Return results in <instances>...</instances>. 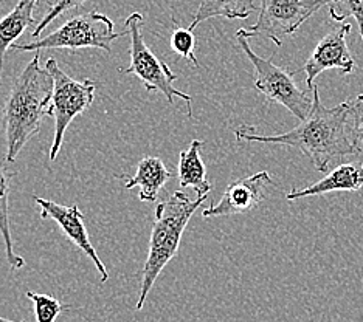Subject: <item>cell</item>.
Returning <instances> with one entry per match:
<instances>
[{
    "instance_id": "1",
    "label": "cell",
    "mask_w": 363,
    "mask_h": 322,
    "mask_svg": "<svg viewBox=\"0 0 363 322\" xmlns=\"http://www.w3.org/2000/svg\"><path fill=\"white\" fill-rule=\"evenodd\" d=\"M350 112V101L338 105H323L320 99L318 86L312 87V109L309 117L295 129L278 135H259L255 126H244L235 130L238 143H266L295 147L308 156L318 172L328 173L335 160L354 154V147L346 129Z\"/></svg>"
},
{
    "instance_id": "2",
    "label": "cell",
    "mask_w": 363,
    "mask_h": 322,
    "mask_svg": "<svg viewBox=\"0 0 363 322\" xmlns=\"http://www.w3.org/2000/svg\"><path fill=\"white\" fill-rule=\"evenodd\" d=\"M39 59L40 54L36 52L6 96L2 117L6 163L16 161L23 146L39 134L43 120L48 117L55 81L50 71L40 67Z\"/></svg>"
},
{
    "instance_id": "3",
    "label": "cell",
    "mask_w": 363,
    "mask_h": 322,
    "mask_svg": "<svg viewBox=\"0 0 363 322\" xmlns=\"http://www.w3.org/2000/svg\"><path fill=\"white\" fill-rule=\"evenodd\" d=\"M205 200L207 197H196L191 200L185 192L176 191L167 200L157 205L147 258L142 271V284H140V294L135 305L137 310H143L157 277L177 255L188 222Z\"/></svg>"
},
{
    "instance_id": "4",
    "label": "cell",
    "mask_w": 363,
    "mask_h": 322,
    "mask_svg": "<svg viewBox=\"0 0 363 322\" xmlns=\"http://www.w3.org/2000/svg\"><path fill=\"white\" fill-rule=\"evenodd\" d=\"M128 31L117 33L115 23L106 14L90 11L65 21L61 27L45 38L33 39L28 44H13L11 50L18 52H40V50H81L100 48L111 53L112 42L126 36Z\"/></svg>"
},
{
    "instance_id": "5",
    "label": "cell",
    "mask_w": 363,
    "mask_h": 322,
    "mask_svg": "<svg viewBox=\"0 0 363 322\" xmlns=\"http://www.w3.org/2000/svg\"><path fill=\"white\" fill-rule=\"evenodd\" d=\"M143 23L145 18L140 13H132L126 19V31L130 39V65L128 69H120L118 71L123 74H135L143 82L147 93H163L169 104L174 103L176 98H180L182 101L186 103L188 117L193 118V98L174 87V82L179 79L177 74L172 73L168 65L159 59L151 52V48L146 45L143 38Z\"/></svg>"
},
{
    "instance_id": "6",
    "label": "cell",
    "mask_w": 363,
    "mask_h": 322,
    "mask_svg": "<svg viewBox=\"0 0 363 322\" xmlns=\"http://www.w3.org/2000/svg\"><path fill=\"white\" fill-rule=\"evenodd\" d=\"M45 69L52 73L55 81L52 104L48 109V117L55 120V135L50 149V160L55 161L57 154L61 152L65 130L78 115L84 113L92 105L96 82L92 79L77 81L70 78L57 65L55 57L47 59Z\"/></svg>"
},
{
    "instance_id": "7",
    "label": "cell",
    "mask_w": 363,
    "mask_h": 322,
    "mask_svg": "<svg viewBox=\"0 0 363 322\" xmlns=\"http://www.w3.org/2000/svg\"><path fill=\"white\" fill-rule=\"evenodd\" d=\"M238 44L249 57L255 69V88L269 103L281 104L295 118L304 121L312 109V96L301 90L294 79V73L278 67L272 59H264L253 52L249 39L236 35Z\"/></svg>"
},
{
    "instance_id": "8",
    "label": "cell",
    "mask_w": 363,
    "mask_h": 322,
    "mask_svg": "<svg viewBox=\"0 0 363 322\" xmlns=\"http://www.w3.org/2000/svg\"><path fill=\"white\" fill-rule=\"evenodd\" d=\"M335 0H261L258 21L252 28H241L236 35L247 39L267 38L277 47L286 36H292L301 25L325 5Z\"/></svg>"
},
{
    "instance_id": "9",
    "label": "cell",
    "mask_w": 363,
    "mask_h": 322,
    "mask_svg": "<svg viewBox=\"0 0 363 322\" xmlns=\"http://www.w3.org/2000/svg\"><path fill=\"white\" fill-rule=\"evenodd\" d=\"M351 33L350 23H342L321 38L317 47L312 50L303 71L306 73V84L309 88L315 86V78L325 70L337 69L343 74H351L356 69V61L350 53L346 38Z\"/></svg>"
},
{
    "instance_id": "10",
    "label": "cell",
    "mask_w": 363,
    "mask_h": 322,
    "mask_svg": "<svg viewBox=\"0 0 363 322\" xmlns=\"http://www.w3.org/2000/svg\"><path fill=\"white\" fill-rule=\"evenodd\" d=\"M35 202L40 208V219L44 220H53L57 226L62 229V233L69 237V241L77 245L79 250L84 253L87 258L94 262V265L100 275L101 282H107L109 280V272L101 262L100 255H98L95 246L90 242V237L86 228L84 214L81 212L77 205L73 206H64L52 200H45L40 197H33Z\"/></svg>"
},
{
    "instance_id": "11",
    "label": "cell",
    "mask_w": 363,
    "mask_h": 322,
    "mask_svg": "<svg viewBox=\"0 0 363 322\" xmlns=\"http://www.w3.org/2000/svg\"><path fill=\"white\" fill-rule=\"evenodd\" d=\"M272 185H274V180L266 171L238 178L227 186L219 203L202 209V216L208 219L249 212L266 200L267 188Z\"/></svg>"
},
{
    "instance_id": "12",
    "label": "cell",
    "mask_w": 363,
    "mask_h": 322,
    "mask_svg": "<svg viewBox=\"0 0 363 322\" xmlns=\"http://www.w3.org/2000/svg\"><path fill=\"white\" fill-rule=\"evenodd\" d=\"M363 188V166L362 164H340V166L329 171L326 176L317 183L306 186L304 189H294L286 198L289 202L300 200V198L317 197L337 191H359Z\"/></svg>"
},
{
    "instance_id": "13",
    "label": "cell",
    "mask_w": 363,
    "mask_h": 322,
    "mask_svg": "<svg viewBox=\"0 0 363 322\" xmlns=\"http://www.w3.org/2000/svg\"><path fill=\"white\" fill-rule=\"evenodd\" d=\"M172 173L164 166L159 156H145L138 161L134 176L126 180L125 188L134 189L140 188L138 198L142 202L152 203L159 197L163 186L171 180Z\"/></svg>"
},
{
    "instance_id": "14",
    "label": "cell",
    "mask_w": 363,
    "mask_h": 322,
    "mask_svg": "<svg viewBox=\"0 0 363 322\" xmlns=\"http://www.w3.org/2000/svg\"><path fill=\"white\" fill-rule=\"evenodd\" d=\"M38 4L39 0H19L18 5L0 19V86L5 54L16 44L14 40H18L23 31L36 23L35 10Z\"/></svg>"
},
{
    "instance_id": "15",
    "label": "cell",
    "mask_w": 363,
    "mask_h": 322,
    "mask_svg": "<svg viewBox=\"0 0 363 322\" xmlns=\"http://www.w3.org/2000/svg\"><path fill=\"white\" fill-rule=\"evenodd\" d=\"M202 147V139H193L189 147L182 151L179 156V185L184 189L191 188L196 192V197H208L213 189L207 180V168H205L201 156Z\"/></svg>"
},
{
    "instance_id": "16",
    "label": "cell",
    "mask_w": 363,
    "mask_h": 322,
    "mask_svg": "<svg viewBox=\"0 0 363 322\" xmlns=\"http://www.w3.org/2000/svg\"><path fill=\"white\" fill-rule=\"evenodd\" d=\"M257 10L258 8L255 0H201L194 19L188 28L193 31L197 25L213 18L247 19Z\"/></svg>"
},
{
    "instance_id": "17",
    "label": "cell",
    "mask_w": 363,
    "mask_h": 322,
    "mask_svg": "<svg viewBox=\"0 0 363 322\" xmlns=\"http://www.w3.org/2000/svg\"><path fill=\"white\" fill-rule=\"evenodd\" d=\"M13 172L0 164V234L5 242L6 260L11 270H21L26 267V260L14 253V245L10 229V192H11Z\"/></svg>"
},
{
    "instance_id": "18",
    "label": "cell",
    "mask_w": 363,
    "mask_h": 322,
    "mask_svg": "<svg viewBox=\"0 0 363 322\" xmlns=\"http://www.w3.org/2000/svg\"><path fill=\"white\" fill-rule=\"evenodd\" d=\"M27 297L35 307L36 322H55L64 310H69L70 305L62 304L60 299L43 293L27 292Z\"/></svg>"
},
{
    "instance_id": "19",
    "label": "cell",
    "mask_w": 363,
    "mask_h": 322,
    "mask_svg": "<svg viewBox=\"0 0 363 322\" xmlns=\"http://www.w3.org/2000/svg\"><path fill=\"white\" fill-rule=\"evenodd\" d=\"M350 101V112H348V135L351 144L354 147V154L363 156V93L357 95Z\"/></svg>"
},
{
    "instance_id": "20",
    "label": "cell",
    "mask_w": 363,
    "mask_h": 322,
    "mask_svg": "<svg viewBox=\"0 0 363 322\" xmlns=\"http://www.w3.org/2000/svg\"><path fill=\"white\" fill-rule=\"evenodd\" d=\"M329 14L335 22H343L348 18L356 19L363 40V0H335L329 8Z\"/></svg>"
},
{
    "instance_id": "21",
    "label": "cell",
    "mask_w": 363,
    "mask_h": 322,
    "mask_svg": "<svg viewBox=\"0 0 363 322\" xmlns=\"http://www.w3.org/2000/svg\"><path fill=\"white\" fill-rule=\"evenodd\" d=\"M194 47H196V38L193 31L189 28H176L171 35V48L172 52L177 53L180 57L191 62L194 67H199V62H197V57L194 54Z\"/></svg>"
},
{
    "instance_id": "22",
    "label": "cell",
    "mask_w": 363,
    "mask_h": 322,
    "mask_svg": "<svg viewBox=\"0 0 363 322\" xmlns=\"http://www.w3.org/2000/svg\"><path fill=\"white\" fill-rule=\"evenodd\" d=\"M86 2H89V0H55V2L52 4V6L48 8V11L45 13L44 18L38 22L36 28L33 30L31 38L33 39H39L40 38V33H43L55 19H57L61 14L67 13L69 10H73V8H78V6H81L82 4H86Z\"/></svg>"
},
{
    "instance_id": "23",
    "label": "cell",
    "mask_w": 363,
    "mask_h": 322,
    "mask_svg": "<svg viewBox=\"0 0 363 322\" xmlns=\"http://www.w3.org/2000/svg\"><path fill=\"white\" fill-rule=\"evenodd\" d=\"M0 322H26V321H11V319H6L0 316Z\"/></svg>"
},
{
    "instance_id": "24",
    "label": "cell",
    "mask_w": 363,
    "mask_h": 322,
    "mask_svg": "<svg viewBox=\"0 0 363 322\" xmlns=\"http://www.w3.org/2000/svg\"><path fill=\"white\" fill-rule=\"evenodd\" d=\"M0 2H2V0H0Z\"/></svg>"
}]
</instances>
